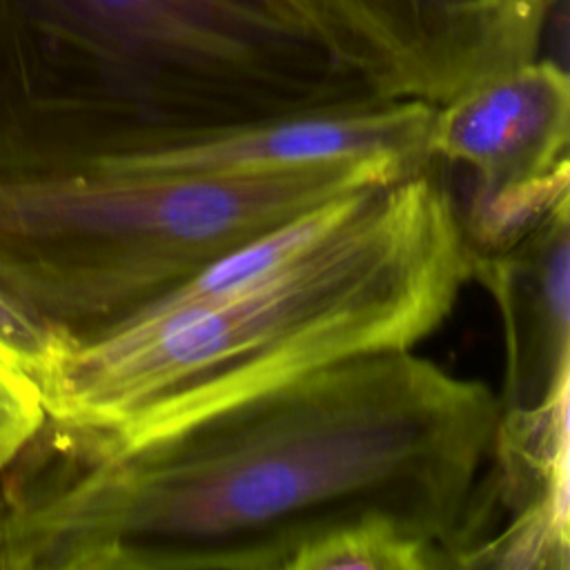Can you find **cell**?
<instances>
[{"label": "cell", "mask_w": 570, "mask_h": 570, "mask_svg": "<svg viewBox=\"0 0 570 570\" xmlns=\"http://www.w3.org/2000/svg\"><path fill=\"white\" fill-rule=\"evenodd\" d=\"M499 414L483 381L387 350L127 448L45 419L0 465V570H287L365 517L454 568Z\"/></svg>", "instance_id": "obj_1"}, {"label": "cell", "mask_w": 570, "mask_h": 570, "mask_svg": "<svg viewBox=\"0 0 570 570\" xmlns=\"http://www.w3.org/2000/svg\"><path fill=\"white\" fill-rule=\"evenodd\" d=\"M468 281L459 203L439 174L374 183L312 247L252 281L56 336L36 379L45 419L94 448L145 443L334 363L412 350Z\"/></svg>", "instance_id": "obj_2"}, {"label": "cell", "mask_w": 570, "mask_h": 570, "mask_svg": "<svg viewBox=\"0 0 570 570\" xmlns=\"http://www.w3.org/2000/svg\"><path fill=\"white\" fill-rule=\"evenodd\" d=\"M383 100L298 0H0V180Z\"/></svg>", "instance_id": "obj_3"}, {"label": "cell", "mask_w": 570, "mask_h": 570, "mask_svg": "<svg viewBox=\"0 0 570 570\" xmlns=\"http://www.w3.org/2000/svg\"><path fill=\"white\" fill-rule=\"evenodd\" d=\"M414 171L374 156L245 176L82 169L0 180V283L53 336L85 338L321 203Z\"/></svg>", "instance_id": "obj_4"}, {"label": "cell", "mask_w": 570, "mask_h": 570, "mask_svg": "<svg viewBox=\"0 0 570 570\" xmlns=\"http://www.w3.org/2000/svg\"><path fill=\"white\" fill-rule=\"evenodd\" d=\"M432 160L470 169L459 207L468 252L492 249L570 200V80L554 60H523L434 109Z\"/></svg>", "instance_id": "obj_5"}, {"label": "cell", "mask_w": 570, "mask_h": 570, "mask_svg": "<svg viewBox=\"0 0 570 570\" xmlns=\"http://www.w3.org/2000/svg\"><path fill=\"white\" fill-rule=\"evenodd\" d=\"M387 100L443 105L537 58L554 0H298Z\"/></svg>", "instance_id": "obj_6"}, {"label": "cell", "mask_w": 570, "mask_h": 570, "mask_svg": "<svg viewBox=\"0 0 570 570\" xmlns=\"http://www.w3.org/2000/svg\"><path fill=\"white\" fill-rule=\"evenodd\" d=\"M436 105L383 100L367 107L303 114L116 156L89 169L169 176H245L316 163L390 156L414 169L432 165L430 129Z\"/></svg>", "instance_id": "obj_7"}, {"label": "cell", "mask_w": 570, "mask_h": 570, "mask_svg": "<svg viewBox=\"0 0 570 570\" xmlns=\"http://www.w3.org/2000/svg\"><path fill=\"white\" fill-rule=\"evenodd\" d=\"M568 394L570 383L537 405L501 410L494 470L474 497L465 568L570 566Z\"/></svg>", "instance_id": "obj_8"}, {"label": "cell", "mask_w": 570, "mask_h": 570, "mask_svg": "<svg viewBox=\"0 0 570 570\" xmlns=\"http://www.w3.org/2000/svg\"><path fill=\"white\" fill-rule=\"evenodd\" d=\"M505 336L499 407H530L570 383V200L508 243L468 252Z\"/></svg>", "instance_id": "obj_9"}, {"label": "cell", "mask_w": 570, "mask_h": 570, "mask_svg": "<svg viewBox=\"0 0 570 570\" xmlns=\"http://www.w3.org/2000/svg\"><path fill=\"white\" fill-rule=\"evenodd\" d=\"M448 568L445 554L385 517H365L301 548L287 570H428Z\"/></svg>", "instance_id": "obj_10"}, {"label": "cell", "mask_w": 570, "mask_h": 570, "mask_svg": "<svg viewBox=\"0 0 570 570\" xmlns=\"http://www.w3.org/2000/svg\"><path fill=\"white\" fill-rule=\"evenodd\" d=\"M45 421L40 387L20 358L0 343V465Z\"/></svg>", "instance_id": "obj_11"}, {"label": "cell", "mask_w": 570, "mask_h": 570, "mask_svg": "<svg viewBox=\"0 0 570 570\" xmlns=\"http://www.w3.org/2000/svg\"><path fill=\"white\" fill-rule=\"evenodd\" d=\"M0 343L11 350L27 372L38 379L45 370L56 336L0 283Z\"/></svg>", "instance_id": "obj_12"}]
</instances>
